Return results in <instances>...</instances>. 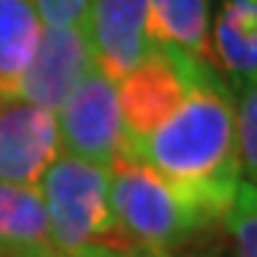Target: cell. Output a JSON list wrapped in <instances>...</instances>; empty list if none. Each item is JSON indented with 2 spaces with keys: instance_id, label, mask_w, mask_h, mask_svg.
I'll use <instances>...</instances> for the list:
<instances>
[{
  "instance_id": "obj_13",
  "label": "cell",
  "mask_w": 257,
  "mask_h": 257,
  "mask_svg": "<svg viewBox=\"0 0 257 257\" xmlns=\"http://www.w3.org/2000/svg\"><path fill=\"white\" fill-rule=\"evenodd\" d=\"M234 140L240 177L257 186V80L237 89L234 100Z\"/></svg>"
},
{
  "instance_id": "obj_17",
  "label": "cell",
  "mask_w": 257,
  "mask_h": 257,
  "mask_svg": "<svg viewBox=\"0 0 257 257\" xmlns=\"http://www.w3.org/2000/svg\"><path fill=\"white\" fill-rule=\"evenodd\" d=\"M26 257H77V254H63V251H55L52 246H46V248H40V251H32V254H26ZM86 257V254H83Z\"/></svg>"
},
{
  "instance_id": "obj_16",
  "label": "cell",
  "mask_w": 257,
  "mask_h": 257,
  "mask_svg": "<svg viewBox=\"0 0 257 257\" xmlns=\"http://www.w3.org/2000/svg\"><path fill=\"white\" fill-rule=\"evenodd\" d=\"M86 257H200V254H192L186 248H135V246H123V248H94L89 251Z\"/></svg>"
},
{
  "instance_id": "obj_15",
  "label": "cell",
  "mask_w": 257,
  "mask_h": 257,
  "mask_svg": "<svg viewBox=\"0 0 257 257\" xmlns=\"http://www.w3.org/2000/svg\"><path fill=\"white\" fill-rule=\"evenodd\" d=\"M92 0H35L43 26H77L86 20Z\"/></svg>"
},
{
  "instance_id": "obj_2",
  "label": "cell",
  "mask_w": 257,
  "mask_h": 257,
  "mask_svg": "<svg viewBox=\"0 0 257 257\" xmlns=\"http://www.w3.org/2000/svg\"><path fill=\"white\" fill-rule=\"evenodd\" d=\"M109 209L120 243L135 248H186L220 223L123 152L109 166Z\"/></svg>"
},
{
  "instance_id": "obj_5",
  "label": "cell",
  "mask_w": 257,
  "mask_h": 257,
  "mask_svg": "<svg viewBox=\"0 0 257 257\" xmlns=\"http://www.w3.org/2000/svg\"><path fill=\"white\" fill-rule=\"evenodd\" d=\"M55 117L60 132V152L106 169L120 155L126 132L120 117L117 86L97 66L83 74V80L72 89Z\"/></svg>"
},
{
  "instance_id": "obj_8",
  "label": "cell",
  "mask_w": 257,
  "mask_h": 257,
  "mask_svg": "<svg viewBox=\"0 0 257 257\" xmlns=\"http://www.w3.org/2000/svg\"><path fill=\"white\" fill-rule=\"evenodd\" d=\"M83 26L94 66L114 83L155 49L149 35V0H92Z\"/></svg>"
},
{
  "instance_id": "obj_6",
  "label": "cell",
  "mask_w": 257,
  "mask_h": 257,
  "mask_svg": "<svg viewBox=\"0 0 257 257\" xmlns=\"http://www.w3.org/2000/svg\"><path fill=\"white\" fill-rule=\"evenodd\" d=\"M60 155L55 111L0 97V183L37 189Z\"/></svg>"
},
{
  "instance_id": "obj_12",
  "label": "cell",
  "mask_w": 257,
  "mask_h": 257,
  "mask_svg": "<svg viewBox=\"0 0 257 257\" xmlns=\"http://www.w3.org/2000/svg\"><path fill=\"white\" fill-rule=\"evenodd\" d=\"M40 35L43 20L35 0H0V97H18Z\"/></svg>"
},
{
  "instance_id": "obj_4",
  "label": "cell",
  "mask_w": 257,
  "mask_h": 257,
  "mask_svg": "<svg viewBox=\"0 0 257 257\" xmlns=\"http://www.w3.org/2000/svg\"><path fill=\"white\" fill-rule=\"evenodd\" d=\"M209 72H214L209 63L192 60L166 46H155L143 63H138L123 80L114 83L126 132L123 140L135 143L160 128L183 106L194 83Z\"/></svg>"
},
{
  "instance_id": "obj_10",
  "label": "cell",
  "mask_w": 257,
  "mask_h": 257,
  "mask_svg": "<svg viewBox=\"0 0 257 257\" xmlns=\"http://www.w3.org/2000/svg\"><path fill=\"white\" fill-rule=\"evenodd\" d=\"M211 0H149V35L155 46L209 63Z\"/></svg>"
},
{
  "instance_id": "obj_7",
  "label": "cell",
  "mask_w": 257,
  "mask_h": 257,
  "mask_svg": "<svg viewBox=\"0 0 257 257\" xmlns=\"http://www.w3.org/2000/svg\"><path fill=\"white\" fill-rule=\"evenodd\" d=\"M92 66L94 55L83 23L43 26L35 55L20 77L18 97L32 106L57 111Z\"/></svg>"
},
{
  "instance_id": "obj_3",
  "label": "cell",
  "mask_w": 257,
  "mask_h": 257,
  "mask_svg": "<svg viewBox=\"0 0 257 257\" xmlns=\"http://www.w3.org/2000/svg\"><path fill=\"white\" fill-rule=\"evenodd\" d=\"M49 246L63 254L123 248L109 209V169L60 152L40 180Z\"/></svg>"
},
{
  "instance_id": "obj_14",
  "label": "cell",
  "mask_w": 257,
  "mask_h": 257,
  "mask_svg": "<svg viewBox=\"0 0 257 257\" xmlns=\"http://www.w3.org/2000/svg\"><path fill=\"white\" fill-rule=\"evenodd\" d=\"M223 226L231 237L234 257H257V186L240 180L237 194L223 214Z\"/></svg>"
},
{
  "instance_id": "obj_9",
  "label": "cell",
  "mask_w": 257,
  "mask_h": 257,
  "mask_svg": "<svg viewBox=\"0 0 257 257\" xmlns=\"http://www.w3.org/2000/svg\"><path fill=\"white\" fill-rule=\"evenodd\" d=\"M209 66L231 92L257 80V0H223L209 32Z\"/></svg>"
},
{
  "instance_id": "obj_1",
  "label": "cell",
  "mask_w": 257,
  "mask_h": 257,
  "mask_svg": "<svg viewBox=\"0 0 257 257\" xmlns=\"http://www.w3.org/2000/svg\"><path fill=\"white\" fill-rule=\"evenodd\" d=\"M155 169L186 200L223 223L240 186L234 140V92L217 72L203 74L183 106L149 138L120 146Z\"/></svg>"
},
{
  "instance_id": "obj_11",
  "label": "cell",
  "mask_w": 257,
  "mask_h": 257,
  "mask_svg": "<svg viewBox=\"0 0 257 257\" xmlns=\"http://www.w3.org/2000/svg\"><path fill=\"white\" fill-rule=\"evenodd\" d=\"M49 246L40 189L0 183V257H26Z\"/></svg>"
}]
</instances>
